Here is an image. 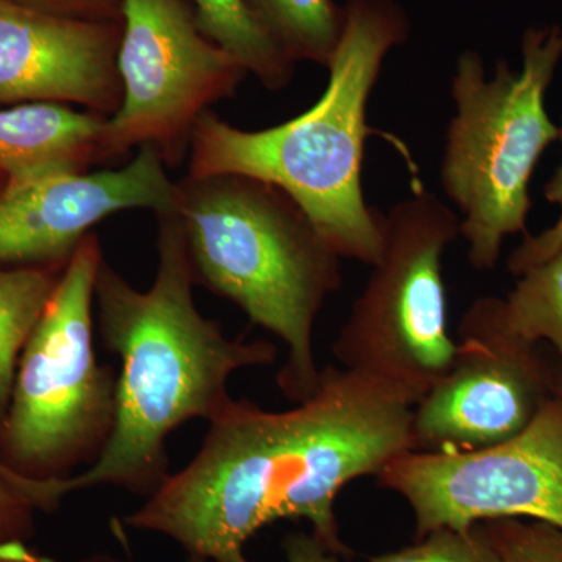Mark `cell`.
Wrapping results in <instances>:
<instances>
[{
    "label": "cell",
    "instance_id": "cell-6",
    "mask_svg": "<svg viewBox=\"0 0 562 562\" xmlns=\"http://www.w3.org/2000/svg\"><path fill=\"white\" fill-rule=\"evenodd\" d=\"M101 241L90 233L63 269L33 328L0 430V462L35 480L68 479L101 457L116 417L117 375L99 364L95 280Z\"/></svg>",
    "mask_w": 562,
    "mask_h": 562
},
{
    "label": "cell",
    "instance_id": "cell-1",
    "mask_svg": "<svg viewBox=\"0 0 562 562\" xmlns=\"http://www.w3.org/2000/svg\"><path fill=\"white\" fill-rule=\"evenodd\" d=\"M417 398L376 376L327 366L312 397L286 412L233 401L198 454L122 519L210 562H251L247 542L277 520H306L346 557L335 502L347 484L379 475L414 450Z\"/></svg>",
    "mask_w": 562,
    "mask_h": 562
},
{
    "label": "cell",
    "instance_id": "cell-12",
    "mask_svg": "<svg viewBox=\"0 0 562 562\" xmlns=\"http://www.w3.org/2000/svg\"><path fill=\"white\" fill-rule=\"evenodd\" d=\"M122 22L55 16L0 0V106L76 103L110 117L121 109Z\"/></svg>",
    "mask_w": 562,
    "mask_h": 562
},
{
    "label": "cell",
    "instance_id": "cell-14",
    "mask_svg": "<svg viewBox=\"0 0 562 562\" xmlns=\"http://www.w3.org/2000/svg\"><path fill=\"white\" fill-rule=\"evenodd\" d=\"M206 38L227 52L262 87L280 91L290 85L294 65L251 16L244 0H191Z\"/></svg>",
    "mask_w": 562,
    "mask_h": 562
},
{
    "label": "cell",
    "instance_id": "cell-15",
    "mask_svg": "<svg viewBox=\"0 0 562 562\" xmlns=\"http://www.w3.org/2000/svg\"><path fill=\"white\" fill-rule=\"evenodd\" d=\"M251 16L292 63L328 68L344 27L333 0H244Z\"/></svg>",
    "mask_w": 562,
    "mask_h": 562
},
{
    "label": "cell",
    "instance_id": "cell-25",
    "mask_svg": "<svg viewBox=\"0 0 562 562\" xmlns=\"http://www.w3.org/2000/svg\"><path fill=\"white\" fill-rule=\"evenodd\" d=\"M81 562H131L120 560V558L109 557V554H95V557L88 558V560ZM184 562H210L205 558L194 557V554H188L187 561Z\"/></svg>",
    "mask_w": 562,
    "mask_h": 562
},
{
    "label": "cell",
    "instance_id": "cell-23",
    "mask_svg": "<svg viewBox=\"0 0 562 562\" xmlns=\"http://www.w3.org/2000/svg\"><path fill=\"white\" fill-rule=\"evenodd\" d=\"M284 562H341L314 535L292 532L283 541Z\"/></svg>",
    "mask_w": 562,
    "mask_h": 562
},
{
    "label": "cell",
    "instance_id": "cell-11",
    "mask_svg": "<svg viewBox=\"0 0 562 562\" xmlns=\"http://www.w3.org/2000/svg\"><path fill=\"white\" fill-rule=\"evenodd\" d=\"M177 183L154 146L121 169L55 171L5 180L0 190V269L63 271L91 228L110 214L173 213Z\"/></svg>",
    "mask_w": 562,
    "mask_h": 562
},
{
    "label": "cell",
    "instance_id": "cell-8",
    "mask_svg": "<svg viewBox=\"0 0 562 562\" xmlns=\"http://www.w3.org/2000/svg\"><path fill=\"white\" fill-rule=\"evenodd\" d=\"M117 70L121 109L105 122L98 160L154 146L166 166L183 161L199 117L247 74L203 35L188 0H122Z\"/></svg>",
    "mask_w": 562,
    "mask_h": 562
},
{
    "label": "cell",
    "instance_id": "cell-10",
    "mask_svg": "<svg viewBox=\"0 0 562 562\" xmlns=\"http://www.w3.org/2000/svg\"><path fill=\"white\" fill-rule=\"evenodd\" d=\"M531 349L506 330L498 299H476L458 327L452 366L414 405V450L476 452L524 431L549 401Z\"/></svg>",
    "mask_w": 562,
    "mask_h": 562
},
{
    "label": "cell",
    "instance_id": "cell-9",
    "mask_svg": "<svg viewBox=\"0 0 562 562\" xmlns=\"http://www.w3.org/2000/svg\"><path fill=\"white\" fill-rule=\"evenodd\" d=\"M376 479L408 503L417 539L438 528L468 530L495 519L562 530V398L543 403L508 441L464 453L409 450Z\"/></svg>",
    "mask_w": 562,
    "mask_h": 562
},
{
    "label": "cell",
    "instance_id": "cell-4",
    "mask_svg": "<svg viewBox=\"0 0 562 562\" xmlns=\"http://www.w3.org/2000/svg\"><path fill=\"white\" fill-rule=\"evenodd\" d=\"M177 216L192 277L235 303L254 325L286 346L280 391L305 402L319 386L314 327L341 290L339 255L305 211L276 184L236 173L177 181Z\"/></svg>",
    "mask_w": 562,
    "mask_h": 562
},
{
    "label": "cell",
    "instance_id": "cell-19",
    "mask_svg": "<svg viewBox=\"0 0 562 562\" xmlns=\"http://www.w3.org/2000/svg\"><path fill=\"white\" fill-rule=\"evenodd\" d=\"M369 562H497V554L476 524L468 530L438 528L414 546L380 554Z\"/></svg>",
    "mask_w": 562,
    "mask_h": 562
},
{
    "label": "cell",
    "instance_id": "cell-21",
    "mask_svg": "<svg viewBox=\"0 0 562 562\" xmlns=\"http://www.w3.org/2000/svg\"><path fill=\"white\" fill-rule=\"evenodd\" d=\"M36 508L0 462V546L27 542L35 532Z\"/></svg>",
    "mask_w": 562,
    "mask_h": 562
},
{
    "label": "cell",
    "instance_id": "cell-24",
    "mask_svg": "<svg viewBox=\"0 0 562 562\" xmlns=\"http://www.w3.org/2000/svg\"><path fill=\"white\" fill-rule=\"evenodd\" d=\"M0 562H58L33 552L27 542H9L0 546Z\"/></svg>",
    "mask_w": 562,
    "mask_h": 562
},
{
    "label": "cell",
    "instance_id": "cell-18",
    "mask_svg": "<svg viewBox=\"0 0 562 562\" xmlns=\"http://www.w3.org/2000/svg\"><path fill=\"white\" fill-rule=\"evenodd\" d=\"M497 562H562V530L553 525L495 519L480 522Z\"/></svg>",
    "mask_w": 562,
    "mask_h": 562
},
{
    "label": "cell",
    "instance_id": "cell-22",
    "mask_svg": "<svg viewBox=\"0 0 562 562\" xmlns=\"http://www.w3.org/2000/svg\"><path fill=\"white\" fill-rule=\"evenodd\" d=\"M22 9L85 21L122 22V0H2Z\"/></svg>",
    "mask_w": 562,
    "mask_h": 562
},
{
    "label": "cell",
    "instance_id": "cell-5",
    "mask_svg": "<svg viewBox=\"0 0 562 562\" xmlns=\"http://www.w3.org/2000/svg\"><path fill=\"white\" fill-rule=\"evenodd\" d=\"M561 60L558 25L525 32L519 72L498 60L490 79L479 52L464 50L458 58L457 113L447 128L441 183L461 214L460 236L479 271L497 265L508 236L527 231L532 172L560 138L546 95Z\"/></svg>",
    "mask_w": 562,
    "mask_h": 562
},
{
    "label": "cell",
    "instance_id": "cell-20",
    "mask_svg": "<svg viewBox=\"0 0 562 562\" xmlns=\"http://www.w3.org/2000/svg\"><path fill=\"white\" fill-rule=\"evenodd\" d=\"M558 140H561L562 144V120ZM543 194H546L547 202L560 206V217L552 227L539 233V235L525 236L524 243L513 251L508 260V269L513 276H522L527 269L541 265V262L549 260L562 250V160L560 168L546 184Z\"/></svg>",
    "mask_w": 562,
    "mask_h": 562
},
{
    "label": "cell",
    "instance_id": "cell-2",
    "mask_svg": "<svg viewBox=\"0 0 562 562\" xmlns=\"http://www.w3.org/2000/svg\"><path fill=\"white\" fill-rule=\"evenodd\" d=\"M158 222L149 290L133 288L105 260L95 280L99 331L122 366L109 442L79 475L33 480L38 512H57L66 495L98 486L150 497L171 476L169 435L190 420H213L233 401V373L279 357L272 342L227 338L220 322L202 316L180 217L166 213Z\"/></svg>",
    "mask_w": 562,
    "mask_h": 562
},
{
    "label": "cell",
    "instance_id": "cell-17",
    "mask_svg": "<svg viewBox=\"0 0 562 562\" xmlns=\"http://www.w3.org/2000/svg\"><path fill=\"white\" fill-rule=\"evenodd\" d=\"M508 297L498 299L506 330L520 341H547L562 355V250L519 276Z\"/></svg>",
    "mask_w": 562,
    "mask_h": 562
},
{
    "label": "cell",
    "instance_id": "cell-16",
    "mask_svg": "<svg viewBox=\"0 0 562 562\" xmlns=\"http://www.w3.org/2000/svg\"><path fill=\"white\" fill-rule=\"evenodd\" d=\"M63 271L0 269V430L9 413L22 349Z\"/></svg>",
    "mask_w": 562,
    "mask_h": 562
},
{
    "label": "cell",
    "instance_id": "cell-7",
    "mask_svg": "<svg viewBox=\"0 0 562 562\" xmlns=\"http://www.w3.org/2000/svg\"><path fill=\"white\" fill-rule=\"evenodd\" d=\"M382 254L331 351L342 368L395 384L420 401L452 366L442 258L460 216L417 190L383 214Z\"/></svg>",
    "mask_w": 562,
    "mask_h": 562
},
{
    "label": "cell",
    "instance_id": "cell-26",
    "mask_svg": "<svg viewBox=\"0 0 562 562\" xmlns=\"http://www.w3.org/2000/svg\"><path fill=\"white\" fill-rule=\"evenodd\" d=\"M2 179H5V176H3V173H0V180H2ZM0 190H2V188H0Z\"/></svg>",
    "mask_w": 562,
    "mask_h": 562
},
{
    "label": "cell",
    "instance_id": "cell-13",
    "mask_svg": "<svg viewBox=\"0 0 562 562\" xmlns=\"http://www.w3.org/2000/svg\"><path fill=\"white\" fill-rule=\"evenodd\" d=\"M106 120L63 103L0 109V173L10 180L43 172H87L98 160Z\"/></svg>",
    "mask_w": 562,
    "mask_h": 562
},
{
    "label": "cell",
    "instance_id": "cell-27",
    "mask_svg": "<svg viewBox=\"0 0 562 562\" xmlns=\"http://www.w3.org/2000/svg\"><path fill=\"white\" fill-rule=\"evenodd\" d=\"M561 398V397H560Z\"/></svg>",
    "mask_w": 562,
    "mask_h": 562
},
{
    "label": "cell",
    "instance_id": "cell-3",
    "mask_svg": "<svg viewBox=\"0 0 562 562\" xmlns=\"http://www.w3.org/2000/svg\"><path fill=\"white\" fill-rule=\"evenodd\" d=\"M409 21L394 0H349L327 90L294 120L243 131L211 111L190 144V177H251L276 184L312 220L341 258L373 266L382 254L383 213L364 201L368 105L384 58L405 43Z\"/></svg>",
    "mask_w": 562,
    "mask_h": 562
}]
</instances>
